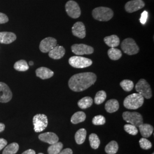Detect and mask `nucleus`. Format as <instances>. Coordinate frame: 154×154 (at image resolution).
Here are the masks:
<instances>
[{
  "instance_id": "f257e3e1",
  "label": "nucleus",
  "mask_w": 154,
  "mask_h": 154,
  "mask_svg": "<svg viewBox=\"0 0 154 154\" xmlns=\"http://www.w3.org/2000/svg\"><path fill=\"white\" fill-rule=\"evenodd\" d=\"M97 81V75L91 72L72 75L69 81V87L75 92L83 91L91 86Z\"/></svg>"
},
{
  "instance_id": "f03ea898",
  "label": "nucleus",
  "mask_w": 154,
  "mask_h": 154,
  "mask_svg": "<svg viewBox=\"0 0 154 154\" xmlns=\"http://www.w3.org/2000/svg\"><path fill=\"white\" fill-rule=\"evenodd\" d=\"M144 103V97L140 94L134 93L129 95L124 100L123 105L130 110H136L140 107Z\"/></svg>"
},
{
  "instance_id": "7ed1b4c3",
  "label": "nucleus",
  "mask_w": 154,
  "mask_h": 154,
  "mask_svg": "<svg viewBox=\"0 0 154 154\" xmlns=\"http://www.w3.org/2000/svg\"><path fill=\"white\" fill-rule=\"evenodd\" d=\"M94 19L99 21H109L114 16V12L107 7H98L92 11Z\"/></svg>"
},
{
  "instance_id": "20e7f679",
  "label": "nucleus",
  "mask_w": 154,
  "mask_h": 154,
  "mask_svg": "<svg viewBox=\"0 0 154 154\" xmlns=\"http://www.w3.org/2000/svg\"><path fill=\"white\" fill-rule=\"evenodd\" d=\"M69 63L74 68L82 69L91 66L93 63V61L89 58L77 55L70 57L69 60Z\"/></svg>"
},
{
  "instance_id": "39448f33",
  "label": "nucleus",
  "mask_w": 154,
  "mask_h": 154,
  "mask_svg": "<svg viewBox=\"0 0 154 154\" xmlns=\"http://www.w3.org/2000/svg\"><path fill=\"white\" fill-rule=\"evenodd\" d=\"M121 48L125 53L130 55L136 54L139 51V48L135 41L131 38H128L123 41Z\"/></svg>"
},
{
  "instance_id": "423d86ee",
  "label": "nucleus",
  "mask_w": 154,
  "mask_h": 154,
  "mask_svg": "<svg viewBox=\"0 0 154 154\" xmlns=\"http://www.w3.org/2000/svg\"><path fill=\"white\" fill-rule=\"evenodd\" d=\"M33 123L34 131L36 132H41L44 131L48 126V117L45 114H37L33 117Z\"/></svg>"
},
{
  "instance_id": "0eeeda50",
  "label": "nucleus",
  "mask_w": 154,
  "mask_h": 154,
  "mask_svg": "<svg viewBox=\"0 0 154 154\" xmlns=\"http://www.w3.org/2000/svg\"><path fill=\"white\" fill-rule=\"evenodd\" d=\"M123 118L125 121L136 127L139 126L143 122V116L137 112L125 111L123 113Z\"/></svg>"
},
{
  "instance_id": "6e6552de",
  "label": "nucleus",
  "mask_w": 154,
  "mask_h": 154,
  "mask_svg": "<svg viewBox=\"0 0 154 154\" xmlns=\"http://www.w3.org/2000/svg\"><path fill=\"white\" fill-rule=\"evenodd\" d=\"M135 90L137 93L142 95L146 99H150L152 97V91L150 85L145 79H141L135 85Z\"/></svg>"
},
{
  "instance_id": "1a4fd4ad",
  "label": "nucleus",
  "mask_w": 154,
  "mask_h": 154,
  "mask_svg": "<svg viewBox=\"0 0 154 154\" xmlns=\"http://www.w3.org/2000/svg\"><path fill=\"white\" fill-rule=\"evenodd\" d=\"M65 9L68 16L72 18H78L81 16V9L75 1L71 0L67 2Z\"/></svg>"
},
{
  "instance_id": "9d476101",
  "label": "nucleus",
  "mask_w": 154,
  "mask_h": 154,
  "mask_svg": "<svg viewBox=\"0 0 154 154\" xmlns=\"http://www.w3.org/2000/svg\"><path fill=\"white\" fill-rule=\"evenodd\" d=\"M71 48L72 52L77 55L91 54L94 53L93 47L83 44L73 45Z\"/></svg>"
},
{
  "instance_id": "9b49d317",
  "label": "nucleus",
  "mask_w": 154,
  "mask_h": 154,
  "mask_svg": "<svg viewBox=\"0 0 154 154\" xmlns=\"http://www.w3.org/2000/svg\"><path fill=\"white\" fill-rule=\"evenodd\" d=\"M57 45L56 39L52 37H48L41 41L39 44V50L41 52L46 53H49Z\"/></svg>"
},
{
  "instance_id": "f8f14e48",
  "label": "nucleus",
  "mask_w": 154,
  "mask_h": 154,
  "mask_svg": "<svg viewBox=\"0 0 154 154\" xmlns=\"http://www.w3.org/2000/svg\"><path fill=\"white\" fill-rule=\"evenodd\" d=\"M13 97V94L8 86L4 82H0V102L7 103Z\"/></svg>"
},
{
  "instance_id": "ddd939ff",
  "label": "nucleus",
  "mask_w": 154,
  "mask_h": 154,
  "mask_svg": "<svg viewBox=\"0 0 154 154\" xmlns=\"http://www.w3.org/2000/svg\"><path fill=\"white\" fill-rule=\"evenodd\" d=\"M145 5L142 0H132L127 2L125 5V10L128 13H133L142 9Z\"/></svg>"
},
{
  "instance_id": "4468645a",
  "label": "nucleus",
  "mask_w": 154,
  "mask_h": 154,
  "mask_svg": "<svg viewBox=\"0 0 154 154\" xmlns=\"http://www.w3.org/2000/svg\"><path fill=\"white\" fill-rule=\"evenodd\" d=\"M72 34L79 38H84L86 37V28L82 22H77L72 27Z\"/></svg>"
},
{
  "instance_id": "2eb2a0df",
  "label": "nucleus",
  "mask_w": 154,
  "mask_h": 154,
  "mask_svg": "<svg viewBox=\"0 0 154 154\" xmlns=\"http://www.w3.org/2000/svg\"><path fill=\"white\" fill-rule=\"evenodd\" d=\"M38 138L40 140L50 144H53L59 140L58 136L54 132H48L41 134L39 135Z\"/></svg>"
},
{
  "instance_id": "dca6fc26",
  "label": "nucleus",
  "mask_w": 154,
  "mask_h": 154,
  "mask_svg": "<svg viewBox=\"0 0 154 154\" xmlns=\"http://www.w3.org/2000/svg\"><path fill=\"white\" fill-rule=\"evenodd\" d=\"M65 54V49L62 46H56L49 52V56L54 60L62 58Z\"/></svg>"
},
{
  "instance_id": "f3484780",
  "label": "nucleus",
  "mask_w": 154,
  "mask_h": 154,
  "mask_svg": "<svg viewBox=\"0 0 154 154\" xmlns=\"http://www.w3.org/2000/svg\"><path fill=\"white\" fill-rule=\"evenodd\" d=\"M16 35L14 33L7 32H0V43L3 44H9L16 41Z\"/></svg>"
},
{
  "instance_id": "a211bd4d",
  "label": "nucleus",
  "mask_w": 154,
  "mask_h": 154,
  "mask_svg": "<svg viewBox=\"0 0 154 154\" xmlns=\"http://www.w3.org/2000/svg\"><path fill=\"white\" fill-rule=\"evenodd\" d=\"M35 73L37 77L40 78L42 79H49L54 75V72L45 67H39L36 70Z\"/></svg>"
},
{
  "instance_id": "6ab92c4d",
  "label": "nucleus",
  "mask_w": 154,
  "mask_h": 154,
  "mask_svg": "<svg viewBox=\"0 0 154 154\" xmlns=\"http://www.w3.org/2000/svg\"><path fill=\"white\" fill-rule=\"evenodd\" d=\"M138 127L140 134L142 136H143V138H149L153 133L154 127L149 124L142 123Z\"/></svg>"
},
{
  "instance_id": "aec40b11",
  "label": "nucleus",
  "mask_w": 154,
  "mask_h": 154,
  "mask_svg": "<svg viewBox=\"0 0 154 154\" xmlns=\"http://www.w3.org/2000/svg\"><path fill=\"white\" fill-rule=\"evenodd\" d=\"M119 108V102L116 99H112L109 100L105 104V109L109 113L116 112Z\"/></svg>"
},
{
  "instance_id": "412c9836",
  "label": "nucleus",
  "mask_w": 154,
  "mask_h": 154,
  "mask_svg": "<svg viewBox=\"0 0 154 154\" xmlns=\"http://www.w3.org/2000/svg\"><path fill=\"white\" fill-rule=\"evenodd\" d=\"M105 44L110 48H116L120 44L119 38L116 35H111L104 38Z\"/></svg>"
},
{
  "instance_id": "4be33fe9",
  "label": "nucleus",
  "mask_w": 154,
  "mask_h": 154,
  "mask_svg": "<svg viewBox=\"0 0 154 154\" xmlns=\"http://www.w3.org/2000/svg\"><path fill=\"white\" fill-rule=\"evenodd\" d=\"M87 131L85 128H81L77 131L75 135V140L78 144H82L86 138Z\"/></svg>"
},
{
  "instance_id": "5701e85b",
  "label": "nucleus",
  "mask_w": 154,
  "mask_h": 154,
  "mask_svg": "<svg viewBox=\"0 0 154 154\" xmlns=\"http://www.w3.org/2000/svg\"><path fill=\"white\" fill-rule=\"evenodd\" d=\"M86 118L85 113L83 111H78L73 114L71 118V122L72 124H78L85 121Z\"/></svg>"
},
{
  "instance_id": "b1692460",
  "label": "nucleus",
  "mask_w": 154,
  "mask_h": 154,
  "mask_svg": "<svg viewBox=\"0 0 154 154\" xmlns=\"http://www.w3.org/2000/svg\"><path fill=\"white\" fill-rule=\"evenodd\" d=\"M93 103V99L90 97H85L80 99L78 102V105L79 108L82 109H86L91 107Z\"/></svg>"
},
{
  "instance_id": "393cba45",
  "label": "nucleus",
  "mask_w": 154,
  "mask_h": 154,
  "mask_svg": "<svg viewBox=\"0 0 154 154\" xmlns=\"http://www.w3.org/2000/svg\"><path fill=\"white\" fill-rule=\"evenodd\" d=\"M107 54L110 59L114 61L119 60L122 55L121 51L120 50L116 49L115 48H110V49L108 50Z\"/></svg>"
},
{
  "instance_id": "a878e982",
  "label": "nucleus",
  "mask_w": 154,
  "mask_h": 154,
  "mask_svg": "<svg viewBox=\"0 0 154 154\" xmlns=\"http://www.w3.org/2000/svg\"><path fill=\"white\" fill-rule=\"evenodd\" d=\"M118 144L116 141L112 140L107 144L105 147V152L107 154H116L118 151Z\"/></svg>"
},
{
  "instance_id": "bb28decb",
  "label": "nucleus",
  "mask_w": 154,
  "mask_h": 154,
  "mask_svg": "<svg viewBox=\"0 0 154 154\" xmlns=\"http://www.w3.org/2000/svg\"><path fill=\"white\" fill-rule=\"evenodd\" d=\"M63 149V144L61 142H57L53 144H51L48 149L49 154H58Z\"/></svg>"
},
{
  "instance_id": "cd10ccee",
  "label": "nucleus",
  "mask_w": 154,
  "mask_h": 154,
  "mask_svg": "<svg viewBox=\"0 0 154 154\" xmlns=\"http://www.w3.org/2000/svg\"><path fill=\"white\" fill-rule=\"evenodd\" d=\"M14 68L18 72H26L29 69V66L26 61L22 60L15 63L14 65Z\"/></svg>"
},
{
  "instance_id": "c85d7f7f",
  "label": "nucleus",
  "mask_w": 154,
  "mask_h": 154,
  "mask_svg": "<svg viewBox=\"0 0 154 154\" xmlns=\"http://www.w3.org/2000/svg\"><path fill=\"white\" fill-rule=\"evenodd\" d=\"M19 149V145L17 143H12L7 146L3 151L2 154H16Z\"/></svg>"
},
{
  "instance_id": "c756f323",
  "label": "nucleus",
  "mask_w": 154,
  "mask_h": 154,
  "mask_svg": "<svg viewBox=\"0 0 154 154\" xmlns=\"http://www.w3.org/2000/svg\"><path fill=\"white\" fill-rule=\"evenodd\" d=\"M89 142L92 149H96L99 147L100 141L98 135L95 134H91L89 136Z\"/></svg>"
},
{
  "instance_id": "7c9ffc66",
  "label": "nucleus",
  "mask_w": 154,
  "mask_h": 154,
  "mask_svg": "<svg viewBox=\"0 0 154 154\" xmlns=\"http://www.w3.org/2000/svg\"><path fill=\"white\" fill-rule=\"evenodd\" d=\"M106 93L103 90H100L96 94L94 98V102L97 105L102 104L106 99Z\"/></svg>"
},
{
  "instance_id": "2f4dec72",
  "label": "nucleus",
  "mask_w": 154,
  "mask_h": 154,
  "mask_svg": "<svg viewBox=\"0 0 154 154\" xmlns=\"http://www.w3.org/2000/svg\"><path fill=\"white\" fill-rule=\"evenodd\" d=\"M120 86L125 91L129 92V91H131L133 89L134 85L131 81L128 79H125V80H123L120 83Z\"/></svg>"
},
{
  "instance_id": "473e14b6",
  "label": "nucleus",
  "mask_w": 154,
  "mask_h": 154,
  "mask_svg": "<svg viewBox=\"0 0 154 154\" xmlns=\"http://www.w3.org/2000/svg\"><path fill=\"white\" fill-rule=\"evenodd\" d=\"M124 129L126 132L131 135H136L138 134V130L137 127L131 124H126L124 126Z\"/></svg>"
},
{
  "instance_id": "72a5a7b5",
  "label": "nucleus",
  "mask_w": 154,
  "mask_h": 154,
  "mask_svg": "<svg viewBox=\"0 0 154 154\" xmlns=\"http://www.w3.org/2000/svg\"><path fill=\"white\" fill-rule=\"evenodd\" d=\"M139 144L140 147L143 149H149L152 147V143L145 138H141L139 140Z\"/></svg>"
},
{
  "instance_id": "f704fd0d",
  "label": "nucleus",
  "mask_w": 154,
  "mask_h": 154,
  "mask_svg": "<svg viewBox=\"0 0 154 154\" xmlns=\"http://www.w3.org/2000/svg\"><path fill=\"white\" fill-rule=\"evenodd\" d=\"M92 122L94 125H103L106 123V119L103 116H97L94 117Z\"/></svg>"
},
{
  "instance_id": "c9c22d12",
  "label": "nucleus",
  "mask_w": 154,
  "mask_h": 154,
  "mask_svg": "<svg viewBox=\"0 0 154 154\" xmlns=\"http://www.w3.org/2000/svg\"><path fill=\"white\" fill-rule=\"evenodd\" d=\"M147 18H148V12L144 11L141 14V17L140 18V22L143 25L145 24L147 22Z\"/></svg>"
},
{
  "instance_id": "e433bc0d",
  "label": "nucleus",
  "mask_w": 154,
  "mask_h": 154,
  "mask_svg": "<svg viewBox=\"0 0 154 154\" xmlns=\"http://www.w3.org/2000/svg\"><path fill=\"white\" fill-rule=\"evenodd\" d=\"M9 21V18L4 13H0V24L5 23Z\"/></svg>"
},
{
  "instance_id": "4c0bfd02",
  "label": "nucleus",
  "mask_w": 154,
  "mask_h": 154,
  "mask_svg": "<svg viewBox=\"0 0 154 154\" xmlns=\"http://www.w3.org/2000/svg\"><path fill=\"white\" fill-rule=\"evenodd\" d=\"M8 144L7 140H6L5 139L0 138V151L4 149Z\"/></svg>"
},
{
  "instance_id": "58836bf2",
  "label": "nucleus",
  "mask_w": 154,
  "mask_h": 154,
  "mask_svg": "<svg viewBox=\"0 0 154 154\" xmlns=\"http://www.w3.org/2000/svg\"><path fill=\"white\" fill-rule=\"evenodd\" d=\"M58 154H72V149L67 148L62 150Z\"/></svg>"
},
{
  "instance_id": "ea45409f",
  "label": "nucleus",
  "mask_w": 154,
  "mask_h": 154,
  "mask_svg": "<svg viewBox=\"0 0 154 154\" xmlns=\"http://www.w3.org/2000/svg\"><path fill=\"white\" fill-rule=\"evenodd\" d=\"M22 154H35V152L33 149H29L28 150L25 151V152H23Z\"/></svg>"
},
{
  "instance_id": "a19ab883",
  "label": "nucleus",
  "mask_w": 154,
  "mask_h": 154,
  "mask_svg": "<svg viewBox=\"0 0 154 154\" xmlns=\"http://www.w3.org/2000/svg\"><path fill=\"white\" fill-rule=\"evenodd\" d=\"M5 125L4 123H0V132H2L5 130Z\"/></svg>"
},
{
  "instance_id": "79ce46f5",
  "label": "nucleus",
  "mask_w": 154,
  "mask_h": 154,
  "mask_svg": "<svg viewBox=\"0 0 154 154\" xmlns=\"http://www.w3.org/2000/svg\"><path fill=\"white\" fill-rule=\"evenodd\" d=\"M29 65H33V62L32 61H30V62H29Z\"/></svg>"
},
{
  "instance_id": "37998d69",
  "label": "nucleus",
  "mask_w": 154,
  "mask_h": 154,
  "mask_svg": "<svg viewBox=\"0 0 154 154\" xmlns=\"http://www.w3.org/2000/svg\"><path fill=\"white\" fill-rule=\"evenodd\" d=\"M38 154H44L43 153H39Z\"/></svg>"
},
{
  "instance_id": "c03bdc74",
  "label": "nucleus",
  "mask_w": 154,
  "mask_h": 154,
  "mask_svg": "<svg viewBox=\"0 0 154 154\" xmlns=\"http://www.w3.org/2000/svg\"><path fill=\"white\" fill-rule=\"evenodd\" d=\"M152 154H154V153H152Z\"/></svg>"
}]
</instances>
